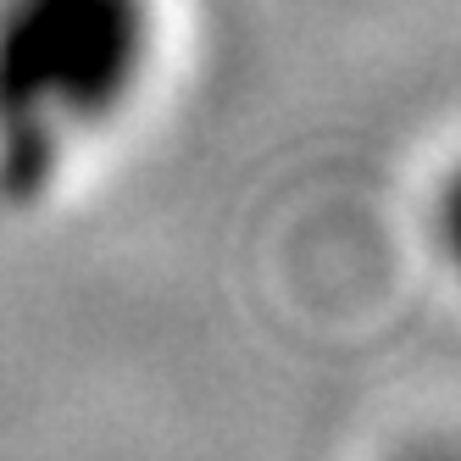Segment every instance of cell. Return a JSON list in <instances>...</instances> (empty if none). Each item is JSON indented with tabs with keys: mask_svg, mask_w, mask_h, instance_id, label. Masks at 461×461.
I'll return each mask as SVG.
<instances>
[{
	"mask_svg": "<svg viewBox=\"0 0 461 461\" xmlns=\"http://www.w3.org/2000/svg\"><path fill=\"white\" fill-rule=\"evenodd\" d=\"M178 61V0H0V206L68 201L145 134Z\"/></svg>",
	"mask_w": 461,
	"mask_h": 461,
	"instance_id": "1",
	"label": "cell"
}]
</instances>
